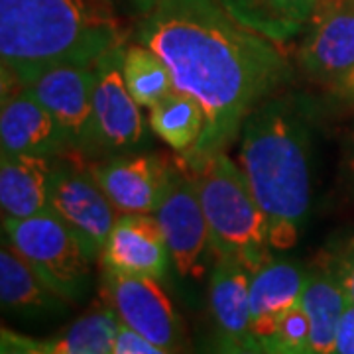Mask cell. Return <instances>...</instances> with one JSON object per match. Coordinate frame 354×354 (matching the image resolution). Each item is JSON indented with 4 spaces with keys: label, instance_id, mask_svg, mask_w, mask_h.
Segmentation results:
<instances>
[{
    "label": "cell",
    "instance_id": "cell-1",
    "mask_svg": "<svg viewBox=\"0 0 354 354\" xmlns=\"http://www.w3.org/2000/svg\"><path fill=\"white\" fill-rule=\"evenodd\" d=\"M142 16L138 41L164 59L174 87L205 111L201 138L183 158L225 150L288 75L283 53L225 0H156Z\"/></svg>",
    "mask_w": 354,
    "mask_h": 354
},
{
    "label": "cell",
    "instance_id": "cell-2",
    "mask_svg": "<svg viewBox=\"0 0 354 354\" xmlns=\"http://www.w3.org/2000/svg\"><path fill=\"white\" fill-rule=\"evenodd\" d=\"M122 41L111 0H0L2 79L18 85L55 65H93Z\"/></svg>",
    "mask_w": 354,
    "mask_h": 354
},
{
    "label": "cell",
    "instance_id": "cell-3",
    "mask_svg": "<svg viewBox=\"0 0 354 354\" xmlns=\"http://www.w3.org/2000/svg\"><path fill=\"white\" fill-rule=\"evenodd\" d=\"M239 162L268 221L272 248L288 250L299 239L311 205L307 128L288 102H266L248 114Z\"/></svg>",
    "mask_w": 354,
    "mask_h": 354
},
{
    "label": "cell",
    "instance_id": "cell-4",
    "mask_svg": "<svg viewBox=\"0 0 354 354\" xmlns=\"http://www.w3.org/2000/svg\"><path fill=\"white\" fill-rule=\"evenodd\" d=\"M183 164L199 195L215 256L236 258L254 274L272 258V244L268 221L242 167L225 150L183 158Z\"/></svg>",
    "mask_w": 354,
    "mask_h": 354
},
{
    "label": "cell",
    "instance_id": "cell-5",
    "mask_svg": "<svg viewBox=\"0 0 354 354\" xmlns=\"http://www.w3.org/2000/svg\"><path fill=\"white\" fill-rule=\"evenodd\" d=\"M8 242L64 299H77L87 288L91 258L77 236L51 211L30 218L2 221Z\"/></svg>",
    "mask_w": 354,
    "mask_h": 354
},
{
    "label": "cell",
    "instance_id": "cell-6",
    "mask_svg": "<svg viewBox=\"0 0 354 354\" xmlns=\"http://www.w3.org/2000/svg\"><path fill=\"white\" fill-rule=\"evenodd\" d=\"M153 216L164 230L177 272L183 278H201L209 256L215 250L199 195L185 164L181 167L169 165V176Z\"/></svg>",
    "mask_w": 354,
    "mask_h": 354
},
{
    "label": "cell",
    "instance_id": "cell-7",
    "mask_svg": "<svg viewBox=\"0 0 354 354\" xmlns=\"http://www.w3.org/2000/svg\"><path fill=\"white\" fill-rule=\"evenodd\" d=\"M50 209L75 234L91 260L101 258L120 213L114 209L93 174L79 171L65 162L53 164Z\"/></svg>",
    "mask_w": 354,
    "mask_h": 354
},
{
    "label": "cell",
    "instance_id": "cell-8",
    "mask_svg": "<svg viewBox=\"0 0 354 354\" xmlns=\"http://www.w3.org/2000/svg\"><path fill=\"white\" fill-rule=\"evenodd\" d=\"M124 41L104 51L95 67V136L109 150H124L138 144L144 134L140 104L124 81Z\"/></svg>",
    "mask_w": 354,
    "mask_h": 354
},
{
    "label": "cell",
    "instance_id": "cell-9",
    "mask_svg": "<svg viewBox=\"0 0 354 354\" xmlns=\"http://www.w3.org/2000/svg\"><path fill=\"white\" fill-rule=\"evenodd\" d=\"M67 134L69 146H88L95 136V67L65 64L44 69L26 83Z\"/></svg>",
    "mask_w": 354,
    "mask_h": 354
},
{
    "label": "cell",
    "instance_id": "cell-10",
    "mask_svg": "<svg viewBox=\"0 0 354 354\" xmlns=\"http://www.w3.org/2000/svg\"><path fill=\"white\" fill-rule=\"evenodd\" d=\"M106 293L124 327L167 351L176 348L179 339L176 309L160 279L106 270Z\"/></svg>",
    "mask_w": 354,
    "mask_h": 354
},
{
    "label": "cell",
    "instance_id": "cell-11",
    "mask_svg": "<svg viewBox=\"0 0 354 354\" xmlns=\"http://www.w3.org/2000/svg\"><path fill=\"white\" fill-rule=\"evenodd\" d=\"M307 75L330 83L354 65V0H317L299 46Z\"/></svg>",
    "mask_w": 354,
    "mask_h": 354
},
{
    "label": "cell",
    "instance_id": "cell-12",
    "mask_svg": "<svg viewBox=\"0 0 354 354\" xmlns=\"http://www.w3.org/2000/svg\"><path fill=\"white\" fill-rule=\"evenodd\" d=\"M2 153L51 156L69 146L67 134L26 85H2L0 111Z\"/></svg>",
    "mask_w": 354,
    "mask_h": 354
},
{
    "label": "cell",
    "instance_id": "cell-13",
    "mask_svg": "<svg viewBox=\"0 0 354 354\" xmlns=\"http://www.w3.org/2000/svg\"><path fill=\"white\" fill-rule=\"evenodd\" d=\"M101 260L111 272L162 279L171 256L156 216L118 215Z\"/></svg>",
    "mask_w": 354,
    "mask_h": 354
},
{
    "label": "cell",
    "instance_id": "cell-14",
    "mask_svg": "<svg viewBox=\"0 0 354 354\" xmlns=\"http://www.w3.org/2000/svg\"><path fill=\"white\" fill-rule=\"evenodd\" d=\"M91 174L120 215H153L169 165L153 156H128L95 165Z\"/></svg>",
    "mask_w": 354,
    "mask_h": 354
},
{
    "label": "cell",
    "instance_id": "cell-15",
    "mask_svg": "<svg viewBox=\"0 0 354 354\" xmlns=\"http://www.w3.org/2000/svg\"><path fill=\"white\" fill-rule=\"evenodd\" d=\"M307 272L290 260L270 258L250 279V333L258 341L276 335L281 317L301 301Z\"/></svg>",
    "mask_w": 354,
    "mask_h": 354
},
{
    "label": "cell",
    "instance_id": "cell-16",
    "mask_svg": "<svg viewBox=\"0 0 354 354\" xmlns=\"http://www.w3.org/2000/svg\"><path fill=\"white\" fill-rule=\"evenodd\" d=\"M50 156L2 153L0 207L2 221H18L48 213L50 209Z\"/></svg>",
    "mask_w": 354,
    "mask_h": 354
},
{
    "label": "cell",
    "instance_id": "cell-17",
    "mask_svg": "<svg viewBox=\"0 0 354 354\" xmlns=\"http://www.w3.org/2000/svg\"><path fill=\"white\" fill-rule=\"evenodd\" d=\"M0 301L12 313L46 315L62 311L67 299L51 290L10 242H4L0 250Z\"/></svg>",
    "mask_w": 354,
    "mask_h": 354
},
{
    "label": "cell",
    "instance_id": "cell-18",
    "mask_svg": "<svg viewBox=\"0 0 354 354\" xmlns=\"http://www.w3.org/2000/svg\"><path fill=\"white\" fill-rule=\"evenodd\" d=\"M250 279L252 272L241 260L218 256L213 268L209 301L221 333L248 337L250 333Z\"/></svg>",
    "mask_w": 354,
    "mask_h": 354
},
{
    "label": "cell",
    "instance_id": "cell-19",
    "mask_svg": "<svg viewBox=\"0 0 354 354\" xmlns=\"http://www.w3.org/2000/svg\"><path fill=\"white\" fill-rule=\"evenodd\" d=\"M348 301L346 291L330 270L307 274L301 307L309 317V346L315 354H337V330Z\"/></svg>",
    "mask_w": 354,
    "mask_h": 354
},
{
    "label": "cell",
    "instance_id": "cell-20",
    "mask_svg": "<svg viewBox=\"0 0 354 354\" xmlns=\"http://www.w3.org/2000/svg\"><path fill=\"white\" fill-rule=\"evenodd\" d=\"M152 130L169 148L189 153L205 130V111L197 99L174 88L150 109Z\"/></svg>",
    "mask_w": 354,
    "mask_h": 354
},
{
    "label": "cell",
    "instance_id": "cell-21",
    "mask_svg": "<svg viewBox=\"0 0 354 354\" xmlns=\"http://www.w3.org/2000/svg\"><path fill=\"white\" fill-rule=\"evenodd\" d=\"M120 319L113 307H95L53 341L46 342V351L53 354H114L120 333Z\"/></svg>",
    "mask_w": 354,
    "mask_h": 354
},
{
    "label": "cell",
    "instance_id": "cell-22",
    "mask_svg": "<svg viewBox=\"0 0 354 354\" xmlns=\"http://www.w3.org/2000/svg\"><path fill=\"white\" fill-rule=\"evenodd\" d=\"M230 4L232 0H225ZM234 14L270 39L288 38L311 20L317 0H234Z\"/></svg>",
    "mask_w": 354,
    "mask_h": 354
},
{
    "label": "cell",
    "instance_id": "cell-23",
    "mask_svg": "<svg viewBox=\"0 0 354 354\" xmlns=\"http://www.w3.org/2000/svg\"><path fill=\"white\" fill-rule=\"evenodd\" d=\"M124 81L130 95L142 109H152L176 88L164 59L140 41L127 48Z\"/></svg>",
    "mask_w": 354,
    "mask_h": 354
},
{
    "label": "cell",
    "instance_id": "cell-24",
    "mask_svg": "<svg viewBox=\"0 0 354 354\" xmlns=\"http://www.w3.org/2000/svg\"><path fill=\"white\" fill-rule=\"evenodd\" d=\"M309 335H311L309 317H307L305 309L301 307V301H299L281 317L274 337L278 341L290 344V346H309Z\"/></svg>",
    "mask_w": 354,
    "mask_h": 354
},
{
    "label": "cell",
    "instance_id": "cell-25",
    "mask_svg": "<svg viewBox=\"0 0 354 354\" xmlns=\"http://www.w3.org/2000/svg\"><path fill=\"white\" fill-rule=\"evenodd\" d=\"M114 354H171V351L144 339L142 335L122 325L120 333H118V339H116Z\"/></svg>",
    "mask_w": 354,
    "mask_h": 354
},
{
    "label": "cell",
    "instance_id": "cell-26",
    "mask_svg": "<svg viewBox=\"0 0 354 354\" xmlns=\"http://www.w3.org/2000/svg\"><path fill=\"white\" fill-rule=\"evenodd\" d=\"M0 354H46V344L16 330L2 327L0 330Z\"/></svg>",
    "mask_w": 354,
    "mask_h": 354
},
{
    "label": "cell",
    "instance_id": "cell-27",
    "mask_svg": "<svg viewBox=\"0 0 354 354\" xmlns=\"http://www.w3.org/2000/svg\"><path fill=\"white\" fill-rule=\"evenodd\" d=\"M215 354H268L262 342L258 341L254 335L248 337H230L221 333L218 341H216Z\"/></svg>",
    "mask_w": 354,
    "mask_h": 354
},
{
    "label": "cell",
    "instance_id": "cell-28",
    "mask_svg": "<svg viewBox=\"0 0 354 354\" xmlns=\"http://www.w3.org/2000/svg\"><path fill=\"white\" fill-rule=\"evenodd\" d=\"M330 272L341 281L342 290L346 291L348 299L354 304V242L341 256H337L335 268Z\"/></svg>",
    "mask_w": 354,
    "mask_h": 354
},
{
    "label": "cell",
    "instance_id": "cell-29",
    "mask_svg": "<svg viewBox=\"0 0 354 354\" xmlns=\"http://www.w3.org/2000/svg\"><path fill=\"white\" fill-rule=\"evenodd\" d=\"M337 354H354V304L348 301L337 330Z\"/></svg>",
    "mask_w": 354,
    "mask_h": 354
},
{
    "label": "cell",
    "instance_id": "cell-30",
    "mask_svg": "<svg viewBox=\"0 0 354 354\" xmlns=\"http://www.w3.org/2000/svg\"><path fill=\"white\" fill-rule=\"evenodd\" d=\"M329 87L337 99L354 104V65L348 71H344L342 75L333 79L329 83Z\"/></svg>",
    "mask_w": 354,
    "mask_h": 354
},
{
    "label": "cell",
    "instance_id": "cell-31",
    "mask_svg": "<svg viewBox=\"0 0 354 354\" xmlns=\"http://www.w3.org/2000/svg\"><path fill=\"white\" fill-rule=\"evenodd\" d=\"M262 346H264L268 354H315L311 351V346H290L286 342L278 341L276 337L270 339H262Z\"/></svg>",
    "mask_w": 354,
    "mask_h": 354
},
{
    "label": "cell",
    "instance_id": "cell-32",
    "mask_svg": "<svg viewBox=\"0 0 354 354\" xmlns=\"http://www.w3.org/2000/svg\"><path fill=\"white\" fill-rule=\"evenodd\" d=\"M130 4H134V8L140 10L142 14H146L150 8H152L153 4H156V0H128Z\"/></svg>",
    "mask_w": 354,
    "mask_h": 354
},
{
    "label": "cell",
    "instance_id": "cell-33",
    "mask_svg": "<svg viewBox=\"0 0 354 354\" xmlns=\"http://www.w3.org/2000/svg\"><path fill=\"white\" fill-rule=\"evenodd\" d=\"M348 160H351V165L354 169V127L353 132H351V142H348Z\"/></svg>",
    "mask_w": 354,
    "mask_h": 354
},
{
    "label": "cell",
    "instance_id": "cell-34",
    "mask_svg": "<svg viewBox=\"0 0 354 354\" xmlns=\"http://www.w3.org/2000/svg\"><path fill=\"white\" fill-rule=\"evenodd\" d=\"M44 344H46V342H44ZM46 354H53V353H50V351H46Z\"/></svg>",
    "mask_w": 354,
    "mask_h": 354
}]
</instances>
